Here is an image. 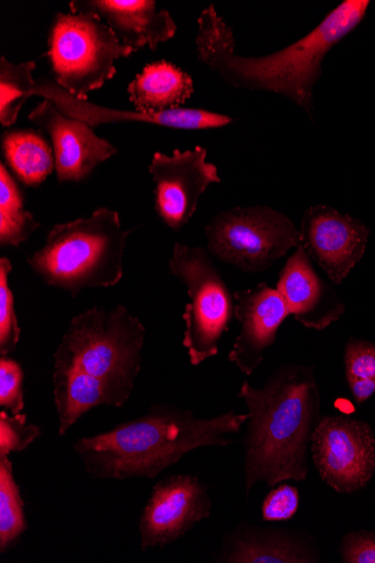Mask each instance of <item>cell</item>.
I'll list each match as a JSON object with an SVG mask.
<instances>
[{"label": "cell", "instance_id": "obj_19", "mask_svg": "<svg viewBox=\"0 0 375 563\" xmlns=\"http://www.w3.org/2000/svg\"><path fill=\"white\" fill-rule=\"evenodd\" d=\"M194 91L191 76L166 60L145 66L128 87L135 110L148 115L181 109Z\"/></svg>", "mask_w": 375, "mask_h": 563}, {"label": "cell", "instance_id": "obj_5", "mask_svg": "<svg viewBox=\"0 0 375 563\" xmlns=\"http://www.w3.org/2000/svg\"><path fill=\"white\" fill-rule=\"evenodd\" d=\"M146 330L125 306L107 312L93 307L75 317L55 354V366L76 367L129 400L141 372Z\"/></svg>", "mask_w": 375, "mask_h": 563}, {"label": "cell", "instance_id": "obj_2", "mask_svg": "<svg viewBox=\"0 0 375 563\" xmlns=\"http://www.w3.org/2000/svg\"><path fill=\"white\" fill-rule=\"evenodd\" d=\"M239 396L247 407L244 438L245 489L258 483L275 487L307 478L308 450L321 420L315 367L285 365L261 388L244 383Z\"/></svg>", "mask_w": 375, "mask_h": 563}, {"label": "cell", "instance_id": "obj_10", "mask_svg": "<svg viewBox=\"0 0 375 563\" xmlns=\"http://www.w3.org/2000/svg\"><path fill=\"white\" fill-rule=\"evenodd\" d=\"M202 146L175 150L172 156L155 152L148 166L155 184V212L172 230L186 227L198 209L200 196L222 179L216 165L207 162Z\"/></svg>", "mask_w": 375, "mask_h": 563}, {"label": "cell", "instance_id": "obj_1", "mask_svg": "<svg viewBox=\"0 0 375 563\" xmlns=\"http://www.w3.org/2000/svg\"><path fill=\"white\" fill-rule=\"evenodd\" d=\"M370 4V0H345L307 35L263 57L239 56L233 29L209 5L197 21V58L227 85L280 95L313 121V89L323 76V63L361 24Z\"/></svg>", "mask_w": 375, "mask_h": 563}, {"label": "cell", "instance_id": "obj_24", "mask_svg": "<svg viewBox=\"0 0 375 563\" xmlns=\"http://www.w3.org/2000/svg\"><path fill=\"white\" fill-rule=\"evenodd\" d=\"M35 69L34 62L14 65L5 57L0 58V124L3 126L16 123L22 108L32 97Z\"/></svg>", "mask_w": 375, "mask_h": 563}, {"label": "cell", "instance_id": "obj_8", "mask_svg": "<svg viewBox=\"0 0 375 563\" xmlns=\"http://www.w3.org/2000/svg\"><path fill=\"white\" fill-rule=\"evenodd\" d=\"M205 235L213 257L249 274L272 268L301 244L299 228L271 207L220 212L206 225Z\"/></svg>", "mask_w": 375, "mask_h": 563}, {"label": "cell", "instance_id": "obj_11", "mask_svg": "<svg viewBox=\"0 0 375 563\" xmlns=\"http://www.w3.org/2000/svg\"><path fill=\"white\" fill-rule=\"evenodd\" d=\"M211 505L207 487L197 477L175 475L158 482L141 516V549L178 541L210 517Z\"/></svg>", "mask_w": 375, "mask_h": 563}, {"label": "cell", "instance_id": "obj_28", "mask_svg": "<svg viewBox=\"0 0 375 563\" xmlns=\"http://www.w3.org/2000/svg\"><path fill=\"white\" fill-rule=\"evenodd\" d=\"M23 384L20 364L9 356L0 357V406L8 408L12 416L21 415L24 409Z\"/></svg>", "mask_w": 375, "mask_h": 563}, {"label": "cell", "instance_id": "obj_6", "mask_svg": "<svg viewBox=\"0 0 375 563\" xmlns=\"http://www.w3.org/2000/svg\"><path fill=\"white\" fill-rule=\"evenodd\" d=\"M47 53L53 80L81 100L117 76V62L133 55L99 18L58 13L53 18Z\"/></svg>", "mask_w": 375, "mask_h": 563}, {"label": "cell", "instance_id": "obj_15", "mask_svg": "<svg viewBox=\"0 0 375 563\" xmlns=\"http://www.w3.org/2000/svg\"><path fill=\"white\" fill-rule=\"evenodd\" d=\"M32 96L48 99L64 114L80 120L92 129L102 124L143 123L184 131H201L225 128L234 122L228 115L201 110L178 109L159 114H143L137 111H118L92 104L65 90L55 80L42 77L35 80Z\"/></svg>", "mask_w": 375, "mask_h": 563}, {"label": "cell", "instance_id": "obj_23", "mask_svg": "<svg viewBox=\"0 0 375 563\" xmlns=\"http://www.w3.org/2000/svg\"><path fill=\"white\" fill-rule=\"evenodd\" d=\"M27 529L25 504L9 456H0V552L13 549Z\"/></svg>", "mask_w": 375, "mask_h": 563}, {"label": "cell", "instance_id": "obj_16", "mask_svg": "<svg viewBox=\"0 0 375 563\" xmlns=\"http://www.w3.org/2000/svg\"><path fill=\"white\" fill-rule=\"evenodd\" d=\"M277 289L290 316L309 330L324 331L345 312V305L334 288L317 274L302 244L282 269Z\"/></svg>", "mask_w": 375, "mask_h": 563}, {"label": "cell", "instance_id": "obj_18", "mask_svg": "<svg viewBox=\"0 0 375 563\" xmlns=\"http://www.w3.org/2000/svg\"><path fill=\"white\" fill-rule=\"evenodd\" d=\"M221 562L311 563L320 555L313 539L301 531L240 526L225 540Z\"/></svg>", "mask_w": 375, "mask_h": 563}, {"label": "cell", "instance_id": "obj_12", "mask_svg": "<svg viewBox=\"0 0 375 563\" xmlns=\"http://www.w3.org/2000/svg\"><path fill=\"white\" fill-rule=\"evenodd\" d=\"M301 244L331 282L342 284L366 251L370 229L327 205L309 208L299 228Z\"/></svg>", "mask_w": 375, "mask_h": 563}, {"label": "cell", "instance_id": "obj_21", "mask_svg": "<svg viewBox=\"0 0 375 563\" xmlns=\"http://www.w3.org/2000/svg\"><path fill=\"white\" fill-rule=\"evenodd\" d=\"M3 156L26 187H38L56 170L55 152L41 131L19 129L2 135Z\"/></svg>", "mask_w": 375, "mask_h": 563}, {"label": "cell", "instance_id": "obj_22", "mask_svg": "<svg viewBox=\"0 0 375 563\" xmlns=\"http://www.w3.org/2000/svg\"><path fill=\"white\" fill-rule=\"evenodd\" d=\"M24 207L23 191L8 167L0 164V245L20 246L38 229Z\"/></svg>", "mask_w": 375, "mask_h": 563}, {"label": "cell", "instance_id": "obj_30", "mask_svg": "<svg viewBox=\"0 0 375 563\" xmlns=\"http://www.w3.org/2000/svg\"><path fill=\"white\" fill-rule=\"evenodd\" d=\"M340 552L346 563H375V531L348 533L342 539Z\"/></svg>", "mask_w": 375, "mask_h": 563}, {"label": "cell", "instance_id": "obj_29", "mask_svg": "<svg viewBox=\"0 0 375 563\" xmlns=\"http://www.w3.org/2000/svg\"><path fill=\"white\" fill-rule=\"evenodd\" d=\"M298 507V489L284 484L267 494L262 505V517L265 522L288 521L295 517Z\"/></svg>", "mask_w": 375, "mask_h": 563}, {"label": "cell", "instance_id": "obj_14", "mask_svg": "<svg viewBox=\"0 0 375 563\" xmlns=\"http://www.w3.org/2000/svg\"><path fill=\"white\" fill-rule=\"evenodd\" d=\"M235 319L241 329L229 360L246 376L263 363L267 350L276 342L283 323L290 317L277 288L260 284L234 294Z\"/></svg>", "mask_w": 375, "mask_h": 563}, {"label": "cell", "instance_id": "obj_9", "mask_svg": "<svg viewBox=\"0 0 375 563\" xmlns=\"http://www.w3.org/2000/svg\"><path fill=\"white\" fill-rule=\"evenodd\" d=\"M315 467L340 494L363 489L375 473V438L371 427L348 417H326L311 441Z\"/></svg>", "mask_w": 375, "mask_h": 563}, {"label": "cell", "instance_id": "obj_17", "mask_svg": "<svg viewBox=\"0 0 375 563\" xmlns=\"http://www.w3.org/2000/svg\"><path fill=\"white\" fill-rule=\"evenodd\" d=\"M69 9L99 18L133 53L144 46L155 51L178 31L172 14L154 0H73Z\"/></svg>", "mask_w": 375, "mask_h": 563}, {"label": "cell", "instance_id": "obj_4", "mask_svg": "<svg viewBox=\"0 0 375 563\" xmlns=\"http://www.w3.org/2000/svg\"><path fill=\"white\" fill-rule=\"evenodd\" d=\"M132 232L117 211L98 209L89 218L53 227L27 264L45 284L73 296L85 288L112 287L123 278Z\"/></svg>", "mask_w": 375, "mask_h": 563}, {"label": "cell", "instance_id": "obj_26", "mask_svg": "<svg viewBox=\"0 0 375 563\" xmlns=\"http://www.w3.org/2000/svg\"><path fill=\"white\" fill-rule=\"evenodd\" d=\"M12 271L13 266L9 258L0 260V354L2 356L14 353L21 338L15 299L9 280Z\"/></svg>", "mask_w": 375, "mask_h": 563}, {"label": "cell", "instance_id": "obj_27", "mask_svg": "<svg viewBox=\"0 0 375 563\" xmlns=\"http://www.w3.org/2000/svg\"><path fill=\"white\" fill-rule=\"evenodd\" d=\"M40 435L38 427L27 424L26 415L0 413V456L26 450Z\"/></svg>", "mask_w": 375, "mask_h": 563}, {"label": "cell", "instance_id": "obj_25", "mask_svg": "<svg viewBox=\"0 0 375 563\" xmlns=\"http://www.w3.org/2000/svg\"><path fill=\"white\" fill-rule=\"evenodd\" d=\"M344 360L349 387L355 401L362 404L375 393V343L350 339Z\"/></svg>", "mask_w": 375, "mask_h": 563}, {"label": "cell", "instance_id": "obj_3", "mask_svg": "<svg viewBox=\"0 0 375 563\" xmlns=\"http://www.w3.org/2000/svg\"><path fill=\"white\" fill-rule=\"evenodd\" d=\"M249 419L230 411L199 419L189 409L155 405L135 420L78 440L74 450L93 478L126 481L155 478L192 450L228 446Z\"/></svg>", "mask_w": 375, "mask_h": 563}, {"label": "cell", "instance_id": "obj_20", "mask_svg": "<svg viewBox=\"0 0 375 563\" xmlns=\"http://www.w3.org/2000/svg\"><path fill=\"white\" fill-rule=\"evenodd\" d=\"M52 380L53 396L59 416V434L63 437L96 406L119 407L109 387L79 368L55 366Z\"/></svg>", "mask_w": 375, "mask_h": 563}, {"label": "cell", "instance_id": "obj_13", "mask_svg": "<svg viewBox=\"0 0 375 563\" xmlns=\"http://www.w3.org/2000/svg\"><path fill=\"white\" fill-rule=\"evenodd\" d=\"M29 120L49 136L60 184L84 181L118 153L117 147L97 136L91 126L67 117L48 99L33 109Z\"/></svg>", "mask_w": 375, "mask_h": 563}, {"label": "cell", "instance_id": "obj_7", "mask_svg": "<svg viewBox=\"0 0 375 563\" xmlns=\"http://www.w3.org/2000/svg\"><path fill=\"white\" fill-rule=\"evenodd\" d=\"M170 273L185 284L190 302L185 307L184 346L192 366L219 354L220 341L235 319V299L208 253L176 243Z\"/></svg>", "mask_w": 375, "mask_h": 563}]
</instances>
